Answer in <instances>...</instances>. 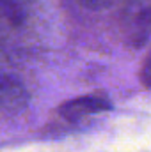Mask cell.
<instances>
[{
    "instance_id": "6da1fadb",
    "label": "cell",
    "mask_w": 151,
    "mask_h": 152,
    "mask_svg": "<svg viewBox=\"0 0 151 152\" xmlns=\"http://www.w3.org/2000/svg\"><path fill=\"white\" fill-rule=\"evenodd\" d=\"M29 104V92L23 83L0 67V113L18 115Z\"/></svg>"
},
{
    "instance_id": "7a4b0ae2",
    "label": "cell",
    "mask_w": 151,
    "mask_h": 152,
    "mask_svg": "<svg viewBox=\"0 0 151 152\" xmlns=\"http://www.w3.org/2000/svg\"><path fill=\"white\" fill-rule=\"evenodd\" d=\"M112 104L109 99L100 97V96H82V97H75L70 101H64L59 106V113L68 120H78L89 115H96L101 112L110 110Z\"/></svg>"
},
{
    "instance_id": "3957f363",
    "label": "cell",
    "mask_w": 151,
    "mask_h": 152,
    "mask_svg": "<svg viewBox=\"0 0 151 152\" xmlns=\"http://www.w3.org/2000/svg\"><path fill=\"white\" fill-rule=\"evenodd\" d=\"M139 80L142 83V87L151 88V51L148 53V57L144 58L142 66H141V71H139Z\"/></svg>"
}]
</instances>
